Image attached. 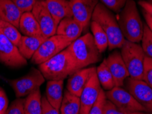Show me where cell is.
Returning <instances> with one entry per match:
<instances>
[{
  "label": "cell",
  "mask_w": 152,
  "mask_h": 114,
  "mask_svg": "<svg viewBox=\"0 0 152 114\" xmlns=\"http://www.w3.org/2000/svg\"><path fill=\"white\" fill-rule=\"evenodd\" d=\"M45 79L49 80H63L80 70L67 48L48 61L39 65Z\"/></svg>",
  "instance_id": "obj_1"
},
{
  "label": "cell",
  "mask_w": 152,
  "mask_h": 114,
  "mask_svg": "<svg viewBox=\"0 0 152 114\" xmlns=\"http://www.w3.org/2000/svg\"><path fill=\"white\" fill-rule=\"evenodd\" d=\"M91 21L99 24L106 33L108 39L109 50L122 47L126 39L121 30L118 21L110 10L102 3H98L93 12Z\"/></svg>",
  "instance_id": "obj_2"
},
{
  "label": "cell",
  "mask_w": 152,
  "mask_h": 114,
  "mask_svg": "<svg viewBox=\"0 0 152 114\" xmlns=\"http://www.w3.org/2000/svg\"><path fill=\"white\" fill-rule=\"evenodd\" d=\"M118 23L125 39L136 43L141 41L144 25L134 0H127L126 5L119 12Z\"/></svg>",
  "instance_id": "obj_3"
},
{
  "label": "cell",
  "mask_w": 152,
  "mask_h": 114,
  "mask_svg": "<svg viewBox=\"0 0 152 114\" xmlns=\"http://www.w3.org/2000/svg\"><path fill=\"white\" fill-rule=\"evenodd\" d=\"M67 49L80 69L88 67L102 59V53L98 50L91 33H86L73 41Z\"/></svg>",
  "instance_id": "obj_4"
},
{
  "label": "cell",
  "mask_w": 152,
  "mask_h": 114,
  "mask_svg": "<svg viewBox=\"0 0 152 114\" xmlns=\"http://www.w3.org/2000/svg\"><path fill=\"white\" fill-rule=\"evenodd\" d=\"M120 52L128 71L129 77L136 80H142L146 55L141 45L126 40Z\"/></svg>",
  "instance_id": "obj_5"
},
{
  "label": "cell",
  "mask_w": 152,
  "mask_h": 114,
  "mask_svg": "<svg viewBox=\"0 0 152 114\" xmlns=\"http://www.w3.org/2000/svg\"><path fill=\"white\" fill-rule=\"evenodd\" d=\"M45 80V79L39 69L32 68L23 77L14 79H6V81L12 88L16 97L21 98L40 89Z\"/></svg>",
  "instance_id": "obj_6"
},
{
  "label": "cell",
  "mask_w": 152,
  "mask_h": 114,
  "mask_svg": "<svg viewBox=\"0 0 152 114\" xmlns=\"http://www.w3.org/2000/svg\"><path fill=\"white\" fill-rule=\"evenodd\" d=\"M71 42L66 37L58 34L48 38L39 46L31 61L36 65H40L67 48Z\"/></svg>",
  "instance_id": "obj_7"
},
{
  "label": "cell",
  "mask_w": 152,
  "mask_h": 114,
  "mask_svg": "<svg viewBox=\"0 0 152 114\" xmlns=\"http://www.w3.org/2000/svg\"><path fill=\"white\" fill-rule=\"evenodd\" d=\"M106 99L115 105L118 109L126 112H146L145 109L136 101L132 95L123 87H114L106 91Z\"/></svg>",
  "instance_id": "obj_8"
},
{
  "label": "cell",
  "mask_w": 152,
  "mask_h": 114,
  "mask_svg": "<svg viewBox=\"0 0 152 114\" xmlns=\"http://www.w3.org/2000/svg\"><path fill=\"white\" fill-rule=\"evenodd\" d=\"M125 89L129 91L136 101L149 114H152V88L142 80L127 78L124 83Z\"/></svg>",
  "instance_id": "obj_9"
},
{
  "label": "cell",
  "mask_w": 152,
  "mask_h": 114,
  "mask_svg": "<svg viewBox=\"0 0 152 114\" xmlns=\"http://www.w3.org/2000/svg\"><path fill=\"white\" fill-rule=\"evenodd\" d=\"M0 63L10 68H19L28 64L17 46L0 32Z\"/></svg>",
  "instance_id": "obj_10"
},
{
  "label": "cell",
  "mask_w": 152,
  "mask_h": 114,
  "mask_svg": "<svg viewBox=\"0 0 152 114\" xmlns=\"http://www.w3.org/2000/svg\"><path fill=\"white\" fill-rule=\"evenodd\" d=\"M31 12L39 25L42 36L48 38L56 34L58 25L48 11L45 1H37Z\"/></svg>",
  "instance_id": "obj_11"
},
{
  "label": "cell",
  "mask_w": 152,
  "mask_h": 114,
  "mask_svg": "<svg viewBox=\"0 0 152 114\" xmlns=\"http://www.w3.org/2000/svg\"><path fill=\"white\" fill-rule=\"evenodd\" d=\"M102 90L97 74L95 73L91 77L80 97V114H88L92 107L97 102L100 92Z\"/></svg>",
  "instance_id": "obj_12"
},
{
  "label": "cell",
  "mask_w": 152,
  "mask_h": 114,
  "mask_svg": "<svg viewBox=\"0 0 152 114\" xmlns=\"http://www.w3.org/2000/svg\"><path fill=\"white\" fill-rule=\"evenodd\" d=\"M98 3L99 0H70L73 17L82 25L84 30H88Z\"/></svg>",
  "instance_id": "obj_13"
},
{
  "label": "cell",
  "mask_w": 152,
  "mask_h": 114,
  "mask_svg": "<svg viewBox=\"0 0 152 114\" xmlns=\"http://www.w3.org/2000/svg\"><path fill=\"white\" fill-rule=\"evenodd\" d=\"M104 60L113 75L115 86L124 87L125 81L129 77V73L120 51H113Z\"/></svg>",
  "instance_id": "obj_14"
},
{
  "label": "cell",
  "mask_w": 152,
  "mask_h": 114,
  "mask_svg": "<svg viewBox=\"0 0 152 114\" xmlns=\"http://www.w3.org/2000/svg\"><path fill=\"white\" fill-rule=\"evenodd\" d=\"M95 73V67H86L77 70L69 77L66 90L72 94L80 97L91 77Z\"/></svg>",
  "instance_id": "obj_15"
},
{
  "label": "cell",
  "mask_w": 152,
  "mask_h": 114,
  "mask_svg": "<svg viewBox=\"0 0 152 114\" xmlns=\"http://www.w3.org/2000/svg\"><path fill=\"white\" fill-rule=\"evenodd\" d=\"M84 31L82 25L73 17L64 18L58 25L56 34L74 41L80 37Z\"/></svg>",
  "instance_id": "obj_16"
},
{
  "label": "cell",
  "mask_w": 152,
  "mask_h": 114,
  "mask_svg": "<svg viewBox=\"0 0 152 114\" xmlns=\"http://www.w3.org/2000/svg\"><path fill=\"white\" fill-rule=\"evenodd\" d=\"M45 4L57 25L64 18L73 17L69 0H47Z\"/></svg>",
  "instance_id": "obj_17"
},
{
  "label": "cell",
  "mask_w": 152,
  "mask_h": 114,
  "mask_svg": "<svg viewBox=\"0 0 152 114\" xmlns=\"http://www.w3.org/2000/svg\"><path fill=\"white\" fill-rule=\"evenodd\" d=\"M46 39L42 36H22L17 47L20 53L25 59L31 60L39 46Z\"/></svg>",
  "instance_id": "obj_18"
},
{
  "label": "cell",
  "mask_w": 152,
  "mask_h": 114,
  "mask_svg": "<svg viewBox=\"0 0 152 114\" xmlns=\"http://www.w3.org/2000/svg\"><path fill=\"white\" fill-rule=\"evenodd\" d=\"M22 12L11 0H0V20L14 25L19 29Z\"/></svg>",
  "instance_id": "obj_19"
},
{
  "label": "cell",
  "mask_w": 152,
  "mask_h": 114,
  "mask_svg": "<svg viewBox=\"0 0 152 114\" xmlns=\"http://www.w3.org/2000/svg\"><path fill=\"white\" fill-rule=\"evenodd\" d=\"M63 80H49L46 86L45 97L49 102L60 110L63 98Z\"/></svg>",
  "instance_id": "obj_20"
},
{
  "label": "cell",
  "mask_w": 152,
  "mask_h": 114,
  "mask_svg": "<svg viewBox=\"0 0 152 114\" xmlns=\"http://www.w3.org/2000/svg\"><path fill=\"white\" fill-rule=\"evenodd\" d=\"M19 30L23 36H42L39 25L32 12L22 13L19 23Z\"/></svg>",
  "instance_id": "obj_21"
},
{
  "label": "cell",
  "mask_w": 152,
  "mask_h": 114,
  "mask_svg": "<svg viewBox=\"0 0 152 114\" xmlns=\"http://www.w3.org/2000/svg\"><path fill=\"white\" fill-rule=\"evenodd\" d=\"M80 97L72 94L66 90L64 93L63 98L60 108V114H80Z\"/></svg>",
  "instance_id": "obj_22"
},
{
  "label": "cell",
  "mask_w": 152,
  "mask_h": 114,
  "mask_svg": "<svg viewBox=\"0 0 152 114\" xmlns=\"http://www.w3.org/2000/svg\"><path fill=\"white\" fill-rule=\"evenodd\" d=\"M26 114H42V96L40 89L33 91L24 99Z\"/></svg>",
  "instance_id": "obj_23"
},
{
  "label": "cell",
  "mask_w": 152,
  "mask_h": 114,
  "mask_svg": "<svg viewBox=\"0 0 152 114\" xmlns=\"http://www.w3.org/2000/svg\"><path fill=\"white\" fill-rule=\"evenodd\" d=\"M90 28L98 50L101 53H104L107 48H108V39L106 33L103 30L102 27L95 21H91Z\"/></svg>",
  "instance_id": "obj_24"
},
{
  "label": "cell",
  "mask_w": 152,
  "mask_h": 114,
  "mask_svg": "<svg viewBox=\"0 0 152 114\" xmlns=\"http://www.w3.org/2000/svg\"><path fill=\"white\" fill-rule=\"evenodd\" d=\"M96 74L103 90L108 91L115 87L113 75L104 60L96 68Z\"/></svg>",
  "instance_id": "obj_25"
},
{
  "label": "cell",
  "mask_w": 152,
  "mask_h": 114,
  "mask_svg": "<svg viewBox=\"0 0 152 114\" xmlns=\"http://www.w3.org/2000/svg\"><path fill=\"white\" fill-rule=\"evenodd\" d=\"M0 32L17 46L22 36L17 27L1 20H0Z\"/></svg>",
  "instance_id": "obj_26"
},
{
  "label": "cell",
  "mask_w": 152,
  "mask_h": 114,
  "mask_svg": "<svg viewBox=\"0 0 152 114\" xmlns=\"http://www.w3.org/2000/svg\"><path fill=\"white\" fill-rule=\"evenodd\" d=\"M142 48L146 56L152 58V32L146 24L144 25L142 38Z\"/></svg>",
  "instance_id": "obj_27"
},
{
  "label": "cell",
  "mask_w": 152,
  "mask_h": 114,
  "mask_svg": "<svg viewBox=\"0 0 152 114\" xmlns=\"http://www.w3.org/2000/svg\"><path fill=\"white\" fill-rule=\"evenodd\" d=\"M102 4L112 12L119 13L126 5L127 0H100Z\"/></svg>",
  "instance_id": "obj_28"
},
{
  "label": "cell",
  "mask_w": 152,
  "mask_h": 114,
  "mask_svg": "<svg viewBox=\"0 0 152 114\" xmlns=\"http://www.w3.org/2000/svg\"><path fill=\"white\" fill-rule=\"evenodd\" d=\"M142 81L152 88V58L146 56L144 61Z\"/></svg>",
  "instance_id": "obj_29"
},
{
  "label": "cell",
  "mask_w": 152,
  "mask_h": 114,
  "mask_svg": "<svg viewBox=\"0 0 152 114\" xmlns=\"http://www.w3.org/2000/svg\"><path fill=\"white\" fill-rule=\"evenodd\" d=\"M5 114H26L24 111V99L17 98L8 106Z\"/></svg>",
  "instance_id": "obj_30"
},
{
  "label": "cell",
  "mask_w": 152,
  "mask_h": 114,
  "mask_svg": "<svg viewBox=\"0 0 152 114\" xmlns=\"http://www.w3.org/2000/svg\"><path fill=\"white\" fill-rule=\"evenodd\" d=\"M142 112H126L118 109L113 102L107 100L103 107V114H141Z\"/></svg>",
  "instance_id": "obj_31"
},
{
  "label": "cell",
  "mask_w": 152,
  "mask_h": 114,
  "mask_svg": "<svg viewBox=\"0 0 152 114\" xmlns=\"http://www.w3.org/2000/svg\"><path fill=\"white\" fill-rule=\"evenodd\" d=\"M22 13L31 12L37 0H11Z\"/></svg>",
  "instance_id": "obj_32"
},
{
  "label": "cell",
  "mask_w": 152,
  "mask_h": 114,
  "mask_svg": "<svg viewBox=\"0 0 152 114\" xmlns=\"http://www.w3.org/2000/svg\"><path fill=\"white\" fill-rule=\"evenodd\" d=\"M106 100V94H105L104 90H102L100 92L99 97L98 98L97 102L92 107V109L89 111L88 114H103V107H104Z\"/></svg>",
  "instance_id": "obj_33"
},
{
  "label": "cell",
  "mask_w": 152,
  "mask_h": 114,
  "mask_svg": "<svg viewBox=\"0 0 152 114\" xmlns=\"http://www.w3.org/2000/svg\"><path fill=\"white\" fill-rule=\"evenodd\" d=\"M42 114H60V110L51 105L45 96L42 97Z\"/></svg>",
  "instance_id": "obj_34"
},
{
  "label": "cell",
  "mask_w": 152,
  "mask_h": 114,
  "mask_svg": "<svg viewBox=\"0 0 152 114\" xmlns=\"http://www.w3.org/2000/svg\"><path fill=\"white\" fill-rule=\"evenodd\" d=\"M8 102L6 93L0 87V114H5L8 107Z\"/></svg>",
  "instance_id": "obj_35"
},
{
  "label": "cell",
  "mask_w": 152,
  "mask_h": 114,
  "mask_svg": "<svg viewBox=\"0 0 152 114\" xmlns=\"http://www.w3.org/2000/svg\"><path fill=\"white\" fill-rule=\"evenodd\" d=\"M138 4H139L141 8L146 10L147 12H149L152 16V4L147 1V0H140L138 1Z\"/></svg>",
  "instance_id": "obj_36"
},
{
  "label": "cell",
  "mask_w": 152,
  "mask_h": 114,
  "mask_svg": "<svg viewBox=\"0 0 152 114\" xmlns=\"http://www.w3.org/2000/svg\"><path fill=\"white\" fill-rule=\"evenodd\" d=\"M142 13L143 15L144 19L146 22V25L148 27V28L150 30L151 32H152V16L149 14V12H147L146 10H145L144 9L142 8Z\"/></svg>",
  "instance_id": "obj_37"
},
{
  "label": "cell",
  "mask_w": 152,
  "mask_h": 114,
  "mask_svg": "<svg viewBox=\"0 0 152 114\" xmlns=\"http://www.w3.org/2000/svg\"><path fill=\"white\" fill-rule=\"evenodd\" d=\"M147 1H149V2H150L151 4H152V0H147Z\"/></svg>",
  "instance_id": "obj_38"
},
{
  "label": "cell",
  "mask_w": 152,
  "mask_h": 114,
  "mask_svg": "<svg viewBox=\"0 0 152 114\" xmlns=\"http://www.w3.org/2000/svg\"><path fill=\"white\" fill-rule=\"evenodd\" d=\"M37 1H45L47 0H37Z\"/></svg>",
  "instance_id": "obj_39"
},
{
  "label": "cell",
  "mask_w": 152,
  "mask_h": 114,
  "mask_svg": "<svg viewBox=\"0 0 152 114\" xmlns=\"http://www.w3.org/2000/svg\"><path fill=\"white\" fill-rule=\"evenodd\" d=\"M141 114H145V113H144V112H142V113H141Z\"/></svg>",
  "instance_id": "obj_40"
},
{
  "label": "cell",
  "mask_w": 152,
  "mask_h": 114,
  "mask_svg": "<svg viewBox=\"0 0 152 114\" xmlns=\"http://www.w3.org/2000/svg\"><path fill=\"white\" fill-rule=\"evenodd\" d=\"M0 78H1V76H0Z\"/></svg>",
  "instance_id": "obj_41"
},
{
  "label": "cell",
  "mask_w": 152,
  "mask_h": 114,
  "mask_svg": "<svg viewBox=\"0 0 152 114\" xmlns=\"http://www.w3.org/2000/svg\"><path fill=\"white\" fill-rule=\"evenodd\" d=\"M69 1H70V0H69Z\"/></svg>",
  "instance_id": "obj_42"
}]
</instances>
